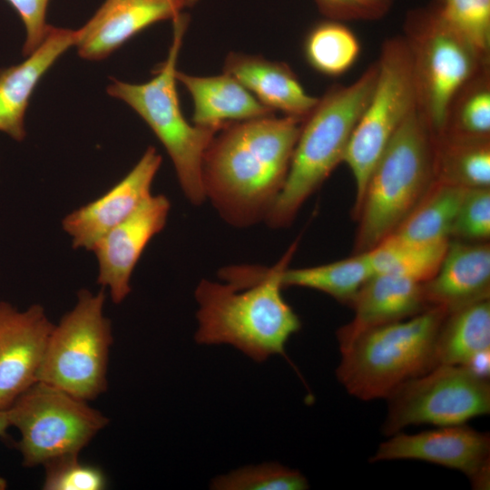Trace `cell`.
<instances>
[{"instance_id":"4fadbf2b","label":"cell","mask_w":490,"mask_h":490,"mask_svg":"<svg viewBox=\"0 0 490 490\" xmlns=\"http://www.w3.org/2000/svg\"><path fill=\"white\" fill-rule=\"evenodd\" d=\"M170 210L165 195L152 194L93 246L97 283L109 290L113 303L120 304L129 296L133 270L148 243L165 227Z\"/></svg>"},{"instance_id":"d6a6232c","label":"cell","mask_w":490,"mask_h":490,"mask_svg":"<svg viewBox=\"0 0 490 490\" xmlns=\"http://www.w3.org/2000/svg\"><path fill=\"white\" fill-rule=\"evenodd\" d=\"M319 12L337 21H372L384 17L394 0H314Z\"/></svg>"},{"instance_id":"3957f363","label":"cell","mask_w":490,"mask_h":490,"mask_svg":"<svg viewBox=\"0 0 490 490\" xmlns=\"http://www.w3.org/2000/svg\"><path fill=\"white\" fill-rule=\"evenodd\" d=\"M377 72L374 64L352 83L331 87L303 120L284 186L264 220L268 226H289L305 201L343 162Z\"/></svg>"},{"instance_id":"e575fe53","label":"cell","mask_w":490,"mask_h":490,"mask_svg":"<svg viewBox=\"0 0 490 490\" xmlns=\"http://www.w3.org/2000/svg\"><path fill=\"white\" fill-rule=\"evenodd\" d=\"M10 426L7 410L0 409V436L4 435L6 429Z\"/></svg>"},{"instance_id":"6da1fadb","label":"cell","mask_w":490,"mask_h":490,"mask_svg":"<svg viewBox=\"0 0 490 490\" xmlns=\"http://www.w3.org/2000/svg\"><path fill=\"white\" fill-rule=\"evenodd\" d=\"M302 120L274 114L230 123L207 148L205 199L230 225L264 221L288 176Z\"/></svg>"},{"instance_id":"83f0119b","label":"cell","mask_w":490,"mask_h":490,"mask_svg":"<svg viewBox=\"0 0 490 490\" xmlns=\"http://www.w3.org/2000/svg\"><path fill=\"white\" fill-rule=\"evenodd\" d=\"M443 21L485 62L490 52V0H437Z\"/></svg>"},{"instance_id":"9c48e42d","label":"cell","mask_w":490,"mask_h":490,"mask_svg":"<svg viewBox=\"0 0 490 490\" xmlns=\"http://www.w3.org/2000/svg\"><path fill=\"white\" fill-rule=\"evenodd\" d=\"M373 92L349 139L343 162L355 181L358 207L368 178L385 149L417 107L413 61L405 38L387 40L377 63Z\"/></svg>"},{"instance_id":"ac0fdd59","label":"cell","mask_w":490,"mask_h":490,"mask_svg":"<svg viewBox=\"0 0 490 490\" xmlns=\"http://www.w3.org/2000/svg\"><path fill=\"white\" fill-rule=\"evenodd\" d=\"M423 289L429 308L448 312L489 299V243L450 240L437 271L423 283Z\"/></svg>"},{"instance_id":"1f68e13d","label":"cell","mask_w":490,"mask_h":490,"mask_svg":"<svg viewBox=\"0 0 490 490\" xmlns=\"http://www.w3.org/2000/svg\"><path fill=\"white\" fill-rule=\"evenodd\" d=\"M490 238V187L467 189L457 211L451 240L486 242Z\"/></svg>"},{"instance_id":"2e32d148","label":"cell","mask_w":490,"mask_h":490,"mask_svg":"<svg viewBox=\"0 0 490 490\" xmlns=\"http://www.w3.org/2000/svg\"><path fill=\"white\" fill-rule=\"evenodd\" d=\"M181 14L172 0H105L75 30L74 46L82 58L100 61L148 26Z\"/></svg>"},{"instance_id":"484cf974","label":"cell","mask_w":490,"mask_h":490,"mask_svg":"<svg viewBox=\"0 0 490 490\" xmlns=\"http://www.w3.org/2000/svg\"><path fill=\"white\" fill-rule=\"evenodd\" d=\"M448 243H417L390 235L366 252L374 275L397 274L424 283L437 271Z\"/></svg>"},{"instance_id":"4dcf8cb0","label":"cell","mask_w":490,"mask_h":490,"mask_svg":"<svg viewBox=\"0 0 490 490\" xmlns=\"http://www.w3.org/2000/svg\"><path fill=\"white\" fill-rule=\"evenodd\" d=\"M79 455L54 459L44 466V490H103L106 488L104 473L93 465L79 461Z\"/></svg>"},{"instance_id":"f546056e","label":"cell","mask_w":490,"mask_h":490,"mask_svg":"<svg viewBox=\"0 0 490 490\" xmlns=\"http://www.w3.org/2000/svg\"><path fill=\"white\" fill-rule=\"evenodd\" d=\"M309 486L299 471L274 462L243 466L211 483L215 490H305Z\"/></svg>"},{"instance_id":"7c38bea8","label":"cell","mask_w":490,"mask_h":490,"mask_svg":"<svg viewBox=\"0 0 490 490\" xmlns=\"http://www.w3.org/2000/svg\"><path fill=\"white\" fill-rule=\"evenodd\" d=\"M421 460L458 470L473 488L488 489L490 482V436L465 424L405 434L397 432L381 443L370 462Z\"/></svg>"},{"instance_id":"cb8c5ba5","label":"cell","mask_w":490,"mask_h":490,"mask_svg":"<svg viewBox=\"0 0 490 490\" xmlns=\"http://www.w3.org/2000/svg\"><path fill=\"white\" fill-rule=\"evenodd\" d=\"M466 190L435 180L391 235L417 243L450 240L452 228Z\"/></svg>"},{"instance_id":"8fae6325","label":"cell","mask_w":490,"mask_h":490,"mask_svg":"<svg viewBox=\"0 0 490 490\" xmlns=\"http://www.w3.org/2000/svg\"><path fill=\"white\" fill-rule=\"evenodd\" d=\"M386 399L382 431L390 436L411 425L466 424L490 413L489 377L459 365H437L396 388Z\"/></svg>"},{"instance_id":"5b68a950","label":"cell","mask_w":490,"mask_h":490,"mask_svg":"<svg viewBox=\"0 0 490 490\" xmlns=\"http://www.w3.org/2000/svg\"><path fill=\"white\" fill-rule=\"evenodd\" d=\"M172 23L167 58L153 71V77L142 83L112 78L106 92L123 101L147 123L171 158L183 194L191 204L201 205L206 201L201 178L203 157L220 130L191 124L181 112L176 65L189 17L181 13Z\"/></svg>"},{"instance_id":"44dd1931","label":"cell","mask_w":490,"mask_h":490,"mask_svg":"<svg viewBox=\"0 0 490 490\" xmlns=\"http://www.w3.org/2000/svg\"><path fill=\"white\" fill-rule=\"evenodd\" d=\"M176 79L191 94V120L195 125L220 130L230 123L274 113L225 72L219 75L197 76L177 70Z\"/></svg>"},{"instance_id":"7402d4cb","label":"cell","mask_w":490,"mask_h":490,"mask_svg":"<svg viewBox=\"0 0 490 490\" xmlns=\"http://www.w3.org/2000/svg\"><path fill=\"white\" fill-rule=\"evenodd\" d=\"M432 137L435 180L466 189L490 187L489 137L450 132Z\"/></svg>"},{"instance_id":"8992f818","label":"cell","mask_w":490,"mask_h":490,"mask_svg":"<svg viewBox=\"0 0 490 490\" xmlns=\"http://www.w3.org/2000/svg\"><path fill=\"white\" fill-rule=\"evenodd\" d=\"M447 313L432 307L364 333L341 353L338 381L358 399L387 398L405 382L436 367V340Z\"/></svg>"},{"instance_id":"d4e9b609","label":"cell","mask_w":490,"mask_h":490,"mask_svg":"<svg viewBox=\"0 0 490 490\" xmlns=\"http://www.w3.org/2000/svg\"><path fill=\"white\" fill-rule=\"evenodd\" d=\"M374 276L368 253L322 265L292 269L281 274L283 288L300 287L321 291L341 303L351 304L362 286Z\"/></svg>"},{"instance_id":"e0dca14e","label":"cell","mask_w":490,"mask_h":490,"mask_svg":"<svg viewBox=\"0 0 490 490\" xmlns=\"http://www.w3.org/2000/svg\"><path fill=\"white\" fill-rule=\"evenodd\" d=\"M350 306L354 309L352 320L337 331L341 353L364 333L429 309L423 283L391 273L372 276L358 290Z\"/></svg>"},{"instance_id":"ffe728a7","label":"cell","mask_w":490,"mask_h":490,"mask_svg":"<svg viewBox=\"0 0 490 490\" xmlns=\"http://www.w3.org/2000/svg\"><path fill=\"white\" fill-rule=\"evenodd\" d=\"M223 72L239 81L260 103L285 116L304 120L318 98L307 93L291 68L260 55L230 53Z\"/></svg>"},{"instance_id":"ba28073f","label":"cell","mask_w":490,"mask_h":490,"mask_svg":"<svg viewBox=\"0 0 490 490\" xmlns=\"http://www.w3.org/2000/svg\"><path fill=\"white\" fill-rule=\"evenodd\" d=\"M405 26L417 109L432 136H436L445 131L458 93L486 63L443 21L436 5L410 11Z\"/></svg>"},{"instance_id":"f1b7e54d","label":"cell","mask_w":490,"mask_h":490,"mask_svg":"<svg viewBox=\"0 0 490 490\" xmlns=\"http://www.w3.org/2000/svg\"><path fill=\"white\" fill-rule=\"evenodd\" d=\"M467 83L458 93L460 99L453 102L444 132L471 137L490 136V88L488 74Z\"/></svg>"},{"instance_id":"4316f807","label":"cell","mask_w":490,"mask_h":490,"mask_svg":"<svg viewBox=\"0 0 490 490\" xmlns=\"http://www.w3.org/2000/svg\"><path fill=\"white\" fill-rule=\"evenodd\" d=\"M303 49L306 61L314 70L327 76H338L355 64L360 44L341 21L327 19L310 29Z\"/></svg>"},{"instance_id":"5bb4252c","label":"cell","mask_w":490,"mask_h":490,"mask_svg":"<svg viewBox=\"0 0 490 490\" xmlns=\"http://www.w3.org/2000/svg\"><path fill=\"white\" fill-rule=\"evenodd\" d=\"M53 326L40 304L18 310L0 301L1 410L37 381Z\"/></svg>"},{"instance_id":"9a60e30c","label":"cell","mask_w":490,"mask_h":490,"mask_svg":"<svg viewBox=\"0 0 490 490\" xmlns=\"http://www.w3.org/2000/svg\"><path fill=\"white\" fill-rule=\"evenodd\" d=\"M162 156L149 146L132 170L98 199L75 209L62 220L74 249L92 250L110 230L128 218L152 193Z\"/></svg>"},{"instance_id":"30bf717a","label":"cell","mask_w":490,"mask_h":490,"mask_svg":"<svg viewBox=\"0 0 490 490\" xmlns=\"http://www.w3.org/2000/svg\"><path fill=\"white\" fill-rule=\"evenodd\" d=\"M10 426L21 438L17 448L25 466L79 455L109 419L87 401L36 381L6 409Z\"/></svg>"},{"instance_id":"52a82bcc","label":"cell","mask_w":490,"mask_h":490,"mask_svg":"<svg viewBox=\"0 0 490 490\" xmlns=\"http://www.w3.org/2000/svg\"><path fill=\"white\" fill-rule=\"evenodd\" d=\"M103 289H83L74 306L53 326L37 381L80 399H95L107 389V368L113 342L111 320L104 315Z\"/></svg>"},{"instance_id":"d6986e66","label":"cell","mask_w":490,"mask_h":490,"mask_svg":"<svg viewBox=\"0 0 490 490\" xmlns=\"http://www.w3.org/2000/svg\"><path fill=\"white\" fill-rule=\"evenodd\" d=\"M75 31L49 26L41 44L22 63L0 69V132L16 142L26 136L25 113L42 77L74 45Z\"/></svg>"},{"instance_id":"d590c367","label":"cell","mask_w":490,"mask_h":490,"mask_svg":"<svg viewBox=\"0 0 490 490\" xmlns=\"http://www.w3.org/2000/svg\"><path fill=\"white\" fill-rule=\"evenodd\" d=\"M176 6L182 11L185 8L192 7L198 0H172Z\"/></svg>"},{"instance_id":"277c9868","label":"cell","mask_w":490,"mask_h":490,"mask_svg":"<svg viewBox=\"0 0 490 490\" xmlns=\"http://www.w3.org/2000/svg\"><path fill=\"white\" fill-rule=\"evenodd\" d=\"M434 181L433 137L416 107L378 159L353 211L358 222L355 253L391 235Z\"/></svg>"},{"instance_id":"7a4b0ae2","label":"cell","mask_w":490,"mask_h":490,"mask_svg":"<svg viewBox=\"0 0 490 490\" xmlns=\"http://www.w3.org/2000/svg\"><path fill=\"white\" fill-rule=\"evenodd\" d=\"M298 245L297 240L270 267H224L219 271L222 282L201 279L194 292L195 341L230 345L259 363L274 355L286 357V343L301 322L283 298L281 274Z\"/></svg>"},{"instance_id":"603a6c76","label":"cell","mask_w":490,"mask_h":490,"mask_svg":"<svg viewBox=\"0 0 490 490\" xmlns=\"http://www.w3.org/2000/svg\"><path fill=\"white\" fill-rule=\"evenodd\" d=\"M490 350V301L475 302L448 312L437 333V365L467 366Z\"/></svg>"},{"instance_id":"836d02e7","label":"cell","mask_w":490,"mask_h":490,"mask_svg":"<svg viewBox=\"0 0 490 490\" xmlns=\"http://www.w3.org/2000/svg\"><path fill=\"white\" fill-rule=\"evenodd\" d=\"M19 15L25 30L22 49L24 56L33 53L44 41L50 24L46 23L49 0H6Z\"/></svg>"}]
</instances>
